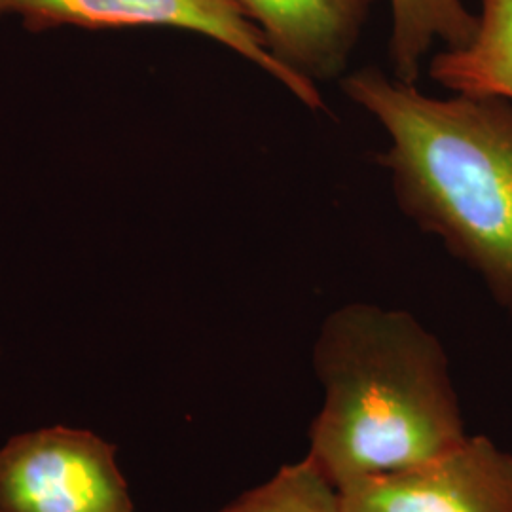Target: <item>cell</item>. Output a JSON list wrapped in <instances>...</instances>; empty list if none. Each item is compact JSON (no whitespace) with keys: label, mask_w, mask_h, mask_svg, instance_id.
Instances as JSON below:
<instances>
[{"label":"cell","mask_w":512,"mask_h":512,"mask_svg":"<svg viewBox=\"0 0 512 512\" xmlns=\"http://www.w3.org/2000/svg\"><path fill=\"white\" fill-rule=\"evenodd\" d=\"M473 38L444 48L429 61V76L463 95H492L512 103V0H480Z\"/></svg>","instance_id":"obj_7"},{"label":"cell","mask_w":512,"mask_h":512,"mask_svg":"<svg viewBox=\"0 0 512 512\" xmlns=\"http://www.w3.org/2000/svg\"><path fill=\"white\" fill-rule=\"evenodd\" d=\"M344 512H512V454L476 435L437 458L338 488Z\"/></svg>","instance_id":"obj_5"},{"label":"cell","mask_w":512,"mask_h":512,"mask_svg":"<svg viewBox=\"0 0 512 512\" xmlns=\"http://www.w3.org/2000/svg\"><path fill=\"white\" fill-rule=\"evenodd\" d=\"M217 512H344L338 488L310 459L283 465L274 476Z\"/></svg>","instance_id":"obj_9"},{"label":"cell","mask_w":512,"mask_h":512,"mask_svg":"<svg viewBox=\"0 0 512 512\" xmlns=\"http://www.w3.org/2000/svg\"><path fill=\"white\" fill-rule=\"evenodd\" d=\"M323 404L306 458L336 488L437 458L467 439L446 349L410 311L349 302L313 344Z\"/></svg>","instance_id":"obj_2"},{"label":"cell","mask_w":512,"mask_h":512,"mask_svg":"<svg viewBox=\"0 0 512 512\" xmlns=\"http://www.w3.org/2000/svg\"><path fill=\"white\" fill-rule=\"evenodd\" d=\"M0 512H135V503L118 448L57 423L0 444Z\"/></svg>","instance_id":"obj_3"},{"label":"cell","mask_w":512,"mask_h":512,"mask_svg":"<svg viewBox=\"0 0 512 512\" xmlns=\"http://www.w3.org/2000/svg\"><path fill=\"white\" fill-rule=\"evenodd\" d=\"M275 59L311 84L349 73L376 0H236Z\"/></svg>","instance_id":"obj_6"},{"label":"cell","mask_w":512,"mask_h":512,"mask_svg":"<svg viewBox=\"0 0 512 512\" xmlns=\"http://www.w3.org/2000/svg\"><path fill=\"white\" fill-rule=\"evenodd\" d=\"M10 14L29 31L171 27L215 40L270 74L313 112L325 101L315 84L283 67L268 50L262 33L236 0H12Z\"/></svg>","instance_id":"obj_4"},{"label":"cell","mask_w":512,"mask_h":512,"mask_svg":"<svg viewBox=\"0 0 512 512\" xmlns=\"http://www.w3.org/2000/svg\"><path fill=\"white\" fill-rule=\"evenodd\" d=\"M340 84L384 128L389 145L376 160L404 217L439 239L512 313L511 101L431 97L372 65Z\"/></svg>","instance_id":"obj_1"},{"label":"cell","mask_w":512,"mask_h":512,"mask_svg":"<svg viewBox=\"0 0 512 512\" xmlns=\"http://www.w3.org/2000/svg\"><path fill=\"white\" fill-rule=\"evenodd\" d=\"M389 2V63L393 76L408 84H418L423 61L437 42L446 48H463L475 35L478 16L463 0Z\"/></svg>","instance_id":"obj_8"},{"label":"cell","mask_w":512,"mask_h":512,"mask_svg":"<svg viewBox=\"0 0 512 512\" xmlns=\"http://www.w3.org/2000/svg\"><path fill=\"white\" fill-rule=\"evenodd\" d=\"M0 353H2V342H0Z\"/></svg>","instance_id":"obj_11"},{"label":"cell","mask_w":512,"mask_h":512,"mask_svg":"<svg viewBox=\"0 0 512 512\" xmlns=\"http://www.w3.org/2000/svg\"><path fill=\"white\" fill-rule=\"evenodd\" d=\"M12 10V0H0V18L8 16Z\"/></svg>","instance_id":"obj_10"}]
</instances>
